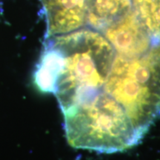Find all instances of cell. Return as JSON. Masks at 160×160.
<instances>
[{
	"label": "cell",
	"instance_id": "obj_1",
	"mask_svg": "<svg viewBox=\"0 0 160 160\" xmlns=\"http://www.w3.org/2000/svg\"><path fill=\"white\" fill-rule=\"evenodd\" d=\"M115 56L105 36L88 26L45 38L35 84L41 91L53 93L62 111L103 87Z\"/></svg>",
	"mask_w": 160,
	"mask_h": 160
},
{
	"label": "cell",
	"instance_id": "obj_2",
	"mask_svg": "<svg viewBox=\"0 0 160 160\" xmlns=\"http://www.w3.org/2000/svg\"><path fill=\"white\" fill-rule=\"evenodd\" d=\"M62 112L68 142L74 148L111 153L128 150L142 139L123 108L102 88Z\"/></svg>",
	"mask_w": 160,
	"mask_h": 160
},
{
	"label": "cell",
	"instance_id": "obj_3",
	"mask_svg": "<svg viewBox=\"0 0 160 160\" xmlns=\"http://www.w3.org/2000/svg\"><path fill=\"white\" fill-rule=\"evenodd\" d=\"M102 89L123 108L143 138L160 117V41L137 57L116 53Z\"/></svg>",
	"mask_w": 160,
	"mask_h": 160
},
{
	"label": "cell",
	"instance_id": "obj_4",
	"mask_svg": "<svg viewBox=\"0 0 160 160\" xmlns=\"http://www.w3.org/2000/svg\"><path fill=\"white\" fill-rule=\"evenodd\" d=\"M101 33L113 46L116 53L126 57L142 55L160 41L148 31L133 9Z\"/></svg>",
	"mask_w": 160,
	"mask_h": 160
},
{
	"label": "cell",
	"instance_id": "obj_5",
	"mask_svg": "<svg viewBox=\"0 0 160 160\" xmlns=\"http://www.w3.org/2000/svg\"><path fill=\"white\" fill-rule=\"evenodd\" d=\"M46 21L45 38L87 26L88 0H40Z\"/></svg>",
	"mask_w": 160,
	"mask_h": 160
},
{
	"label": "cell",
	"instance_id": "obj_6",
	"mask_svg": "<svg viewBox=\"0 0 160 160\" xmlns=\"http://www.w3.org/2000/svg\"><path fill=\"white\" fill-rule=\"evenodd\" d=\"M131 10V0H88L87 26L102 32Z\"/></svg>",
	"mask_w": 160,
	"mask_h": 160
},
{
	"label": "cell",
	"instance_id": "obj_7",
	"mask_svg": "<svg viewBox=\"0 0 160 160\" xmlns=\"http://www.w3.org/2000/svg\"><path fill=\"white\" fill-rule=\"evenodd\" d=\"M132 9L151 35L160 39V0H139Z\"/></svg>",
	"mask_w": 160,
	"mask_h": 160
}]
</instances>
